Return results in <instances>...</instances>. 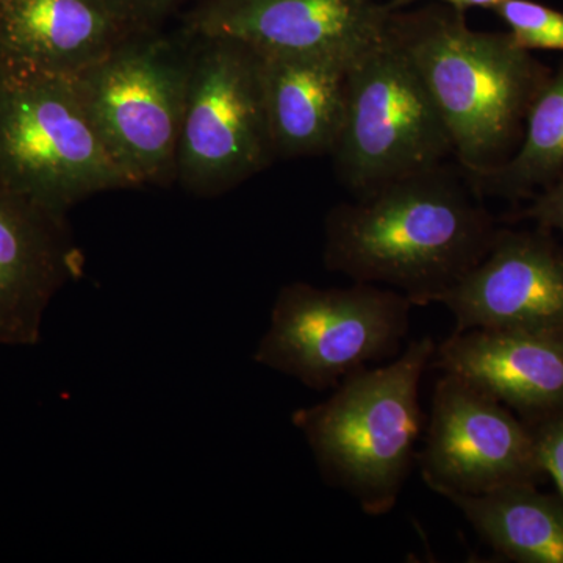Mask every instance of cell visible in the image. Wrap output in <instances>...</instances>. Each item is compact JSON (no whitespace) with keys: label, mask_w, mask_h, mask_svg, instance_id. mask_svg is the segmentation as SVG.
Instances as JSON below:
<instances>
[{"label":"cell","mask_w":563,"mask_h":563,"mask_svg":"<svg viewBox=\"0 0 563 563\" xmlns=\"http://www.w3.org/2000/svg\"><path fill=\"white\" fill-rule=\"evenodd\" d=\"M495 236L484 207L439 165L335 207L325 220L324 262L422 307L483 261Z\"/></svg>","instance_id":"6da1fadb"},{"label":"cell","mask_w":563,"mask_h":563,"mask_svg":"<svg viewBox=\"0 0 563 563\" xmlns=\"http://www.w3.org/2000/svg\"><path fill=\"white\" fill-rule=\"evenodd\" d=\"M563 174V65L537 92L520 147L503 166L477 181L481 190L520 195L553 184Z\"/></svg>","instance_id":"e0dca14e"},{"label":"cell","mask_w":563,"mask_h":563,"mask_svg":"<svg viewBox=\"0 0 563 563\" xmlns=\"http://www.w3.org/2000/svg\"><path fill=\"white\" fill-rule=\"evenodd\" d=\"M415 2H418V0H390L387 5L391 11H399L402 7L412 5ZM440 2L465 13L468 9L495 10L503 0H440Z\"/></svg>","instance_id":"44dd1931"},{"label":"cell","mask_w":563,"mask_h":563,"mask_svg":"<svg viewBox=\"0 0 563 563\" xmlns=\"http://www.w3.org/2000/svg\"><path fill=\"white\" fill-rule=\"evenodd\" d=\"M20 196H0V344L33 346L52 296L76 274L60 228Z\"/></svg>","instance_id":"7c38bea8"},{"label":"cell","mask_w":563,"mask_h":563,"mask_svg":"<svg viewBox=\"0 0 563 563\" xmlns=\"http://www.w3.org/2000/svg\"><path fill=\"white\" fill-rule=\"evenodd\" d=\"M3 43L16 68L69 77L120 46L106 0H13Z\"/></svg>","instance_id":"9a60e30c"},{"label":"cell","mask_w":563,"mask_h":563,"mask_svg":"<svg viewBox=\"0 0 563 563\" xmlns=\"http://www.w3.org/2000/svg\"><path fill=\"white\" fill-rule=\"evenodd\" d=\"M422 479L437 495H479L540 466L536 443L492 396L444 374L433 388Z\"/></svg>","instance_id":"9c48e42d"},{"label":"cell","mask_w":563,"mask_h":563,"mask_svg":"<svg viewBox=\"0 0 563 563\" xmlns=\"http://www.w3.org/2000/svg\"><path fill=\"white\" fill-rule=\"evenodd\" d=\"M391 13L377 0H217L198 31L261 55H355L383 35Z\"/></svg>","instance_id":"30bf717a"},{"label":"cell","mask_w":563,"mask_h":563,"mask_svg":"<svg viewBox=\"0 0 563 563\" xmlns=\"http://www.w3.org/2000/svg\"><path fill=\"white\" fill-rule=\"evenodd\" d=\"M412 307L399 291L361 282L329 290L288 285L274 302L254 361L313 390H328L398 350Z\"/></svg>","instance_id":"8992f818"},{"label":"cell","mask_w":563,"mask_h":563,"mask_svg":"<svg viewBox=\"0 0 563 563\" xmlns=\"http://www.w3.org/2000/svg\"><path fill=\"white\" fill-rule=\"evenodd\" d=\"M190 58L163 43L120 44L76 76L96 129L132 185L176 166Z\"/></svg>","instance_id":"ba28073f"},{"label":"cell","mask_w":563,"mask_h":563,"mask_svg":"<svg viewBox=\"0 0 563 563\" xmlns=\"http://www.w3.org/2000/svg\"><path fill=\"white\" fill-rule=\"evenodd\" d=\"M262 57L229 40H207L190 58L176 168L202 191H222L272 158Z\"/></svg>","instance_id":"52a82bcc"},{"label":"cell","mask_w":563,"mask_h":563,"mask_svg":"<svg viewBox=\"0 0 563 563\" xmlns=\"http://www.w3.org/2000/svg\"><path fill=\"white\" fill-rule=\"evenodd\" d=\"M261 57L274 155L331 154L342 133L347 74L357 54Z\"/></svg>","instance_id":"5bb4252c"},{"label":"cell","mask_w":563,"mask_h":563,"mask_svg":"<svg viewBox=\"0 0 563 563\" xmlns=\"http://www.w3.org/2000/svg\"><path fill=\"white\" fill-rule=\"evenodd\" d=\"M470 329L555 332L563 328V262L542 244L496 235L483 261L439 302Z\"/></svg>","instance_id":"8fae6325"},{"label":"cell","mask_w":563,"mask_h":563,"mask_svg":"<svg viewBox=\"0 0 563 563\" xmlns=\"http://www.w3.org/2000/svg\"><path fill=\"white\" fill-rule=\"evenodd\" d=\"M435 347L431 336L415 340L396 361L350 374L331 398L292 413L324 479L373 517L396 506L412 465L421 377Z\"/></svg>","instance_id":"3957f363"},{"label":"cell","mask_w":563,"mask_h":563,"mask_svg":"<svg viewBox=\"0 0 563 563\" xmlns=\"http://www.w3.org/2000/svg\"><path fill=\"white\" fill-rule=\"evenodd\" d=\"M0 176L13 195L52 213L132 185L96 129L76 77L16 66L0 81Z\"/></svg>","instance_id":"277c9868"},{"label":"cell","mask_w":563,"mask_h":563,"mask_svg":"<svg viewBox=\"0 0 563 563\" xmlns=\"http://www.w3.org/2000/svg\"><path fill=\"white\" fill-rule=\"evenodd\" d=\"M125 2H129V3H151V2H154V0H125Z\"/></svg>","instance_id":"7402d4cb"},{"label":"cell","mask_w":563,"mask_h":563,"mask_svg":"<svg viewBox=\"0 0 563 563\" xmlns=\"http://www.w3.org/2000/svg\"><path fill=\"white\" fill-rule=\"evenodd\" d=\"M390 31L431 92L457 161L474 179L490 176L512 155L548 69L509 33L473 31L453 7L393 11Z\"/></svg>","instance_id":"7a4b0ae2"},{"label":"cell","mask_w":563,"mask_h":563,"mask_svg":"<svg viewBox=\"0 0 563 563\" xmlns=\"http://www.w3.org/2000/svg\"><path fill=\"white\" fill-rule=\"evenodd\" d=\"M331 155L336 176L354 198L454 155L442 114L393 35L390 21L351 63L346 114Z\"/></svg>","instance_id":"5b68a950"},{"label":"cell","mask_w":563,"mask_h":563,"mask_svg":"<svg viewBox=\"0 0 563 563\" xmlns=\"http://www.w3.org/2000/svg\"><path fill=\"white\" fill-rule=\"evenodd\" d=\"M536 450L540 466L553 476L563 496V422L548 428Z\"/></svg>","instance_id":"d6986e66"},{"label":"cell","mask_w":563,"mask_h":563,"mask_svg":"<svg viewBox=\"0 0 563 563\" xmlns=\"http://www.w3.org/2000/svg\"><path fill=\"white\" fill-rule=\"evenodd\" d=\"M431 366L520 409L563 401V342L554 332H453L435 347Z\"/></svg>","instance_id":"4fadbf2b"},{"label":"cell","mask_w":563,"mask_h":563,"mask_svg":"<svg viewBox=\"0 0 563 563\" xmlns=\"http://www.w3.org/2000/svg\"><path fill=\"white\" fill-rule=\"evenodd\" d=\"M523 51L563 52V13L533 0H503L495 10Z\"/></svg>","instance_id":"ac0fdd59"},{"label":"cell","mask_w":563,"mask_h":563,"mask_svg":"<svg viewBox=\"0 0 563 563\" xmlns=\"http://www.w3.org/2000/svg\"><path fill=\"white\" fill-rule=\"evenodd\" d=\"M496 550L532 563H563V514L518 484L479 495H446Z\"/></svg>","instance_id":"2e32d148"},{"label":"cell","mask_w":563,"mask_h":563,"mask_svg":"<svg viewBox=\"0 0 563 563\" xmlns=\"http://www.w3.org/2000/svg\"><path fill=\"white\" fill-rule=\"evenodd\" d=\"M536 214L540 220L563 231V174L537 202Z\"/></svg>","instance_id":"ffe728a7"}]
</instances>
